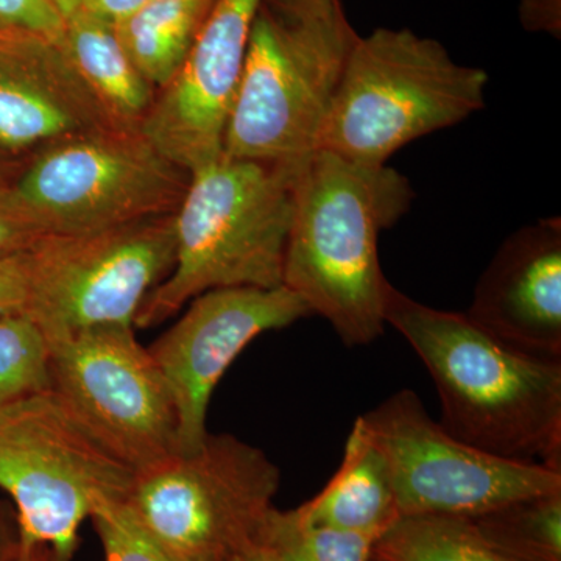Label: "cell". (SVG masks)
<instances>
[{"label": "cell", "mask_w": 561, "mask_h": 561, "mask_svg": "<svg viewBox=\"0 0 561 561\" xmlns=\"http://www.w3.org/2000/svg\"><path fill=\"white\" fill-rule=\"evenodd\" d=\"M306 160L251 161L221 153L191 172L190 186L173 214L175 262L140 306L136 328L164 323L203 291L283 286Z\"/></svg>", "instance_id": "3957f363"}, {"label": "cell", "mask_w": 561, "mask_h": 561, "mask_svg": "<svg viewBox=\"0 0 561 561\" xmlns=\"http://www.w3.org/2000/svg\"><path fill=\"white\" fill-rule=\"evenodd\" d=\"M486 83L485 70L454 61L438 41L376 28L351 47L317 150L386 164L412 140L481 111Z\"/></svg>", "instance_id": "277c9868"}, {"label": "cell", "mask_w": 561, "mask_h": 561, "mask_svg": "<svg viewBox=\"0 0 561 561\" xmlns=\"http://www.w3.org/2000/svg\"><path fill=\"white\" fill-rule=\"evenodd\" d=\"M512 561H561V491L524 497L468 518Z\"/></svg>", "instance_id": "d6986e66"}, {"label": "cell", "mask_w": 561, "mask_h": 561, "mask_svg": "<svg viewBox=\"0 0 561 561\" xmlns=\"http://www.w3.org/2000/svg\"><path fill=\"white\" fill-rule=\"evenodd\" d=\"M468 319L504 345L561 360V220L513 232L476 286Z\"/></svg>", "instance_id": "5bb4252c"}, {"label": "cell", "mask_w": 561, "mask_h": 561, "mask_svg": "<svg viewBox=\"0 0 561 561\" xmlns=\"http://www.w3.org/2000/svg\"><path fill=\"white\" fill-rule=\"evenodd\" d=\"M49 387L46 334L25 313L0 316V413Z\"/></svg>", "instance_id": "7402d4cb"}, {"label": "cell", "mask_w": 561, "mask_h": 561, "mask_svg": "<svg viewBox=\"0 0 561 561\" xmlns=\"http://www.w3.org/2000/svg\"><path fill=\"white\" fill-rule=\"evenodd\" d=\"M66 21L47 0H0V33L62 43Z\"/></svg>", "instance_id": "cb8c5ba5"}, {"label": "cell", "mask_w": 561, "mask_h": 561, "mask_svg": "<svg viewBox=\"0 0 561 561\" xmlns=\"http://www.w3.org/2000/svg\"><path fill=\"white\" fill-rule=\"evenodd\" d=\"M136 474L50 387L0 413V490L21 546L72 557L95 502L127 501Z\"/></svg>", "instance_id": "52a82bcc"}, {"label": "cell", "mask_w": 561, "mask_h": 561, "mask_svg": "<svg viewBox=\"0 0 561 561\" xmlns=\"http://www.w3.org/2000/svg\"><path fill=\"white\" fill-rule=\"evenodd\" d=\"M297 512L317 526L371 535L378 540L401 518L386 461L360 419L350 432L339 470Z\"/></svg>", "instance_id": "2e32d148"}, {"label": "cell", "mask_w": 561, "mask_h": 561, "mask_svg": "<svg viewBox=\"0 0 561 561\" xmlns=\"http://www.w3.org/2000/svg\"><path fill=\"white\" fill-rule=\"evenodd\" d=\"M376 541L371 535L308 523L297 508L272 507L251 548L275 561H375Z\"/></svg>", "instance_id": "44dd1931"}, {"label": "cell", "mask_w": 561, "mask_h": 561, "mask_svg": "<svg viewBox=\"0 0 561 561\" xmlns=\"http://www.w3.org/2000/svg\"><path fill=\"white\" fill-rule=\"evenodd\" d=\"M216 0H149L114 27L133 65L154 90L164 88L186 58Z\"/></svg>", "instance_id": "ac0fdd59"}, {"label": "cell", "mask_w": 561, "mask_h": 561, "mask_svg": "<svg viewBox=\"0 0 561 561\" xmlns=\"http://www.w3.org/2000/svg\"><path fill=\"white\" fill-rule=\"evenodd\" d=\"M105 561H183L140 526L125 501H99L91 516Z\"/></svg>", "instance_id": "603a6c76"}, {"label": "cell", "mask_w": 561, "mask_h": 561, "mask_svg": "<svg viewBox=\"0 0 561 561\" xmlns=\"http://www.w3.org/2000/svg\"><path fill=\"white\" fill-rule=\"evenodd\" d=\"M243 561H275L267 553L262 552L261 549L250 548L249 551L242 553Z\"/></svg>", "instance_id": "d6a6232c"}, {"label": "cell", "mask_w": 561, "mask_h": 561, "mask_svg": "<svg viewBox=\"0 0 561 561\" xmlns=\"http://www.w3.org/2000/svg\"><path fill=\"white\" fill-rule=\"evenodd\" d=\"M27 294V251L0 260V316L24 312Z\"/></svg>", "instance_id": "d4e9b609"}, {"label": "cell", "mask_w": 561, "mask_h": 561, "mask_svg": "<svg viewBox=\"0 0 561 561\" xmlns=\"http://www.w3.org/2000/svg\"><path fill=\"white\" fill-rule=\"evenodd\" d=\"M519 21L527 32L561 36V0H522Z\"/></svg>", "instance_id": "484cf974"}, {"label": "cell", "mask_w": 561, "mask_h": 561, "mask_svg": "<svg viewBox=\"0 0 561 561\" xmlns=\"http://www.w3.org/2000/svg\"><path fill=\"white\" fill-rule=\"evenodd\" d=\"M383 319L430 371L443 430L494 456L561 471V360L519 353L467 313L431 308L390 283Z\"/></svg>", "instance_id": "6da1fadb"}, {"label": "cell", "mask_w": 561, "mask_h": 561, "mask_svg": "<svg viewBox=\"0 0 561 561\" xmlns=\"http://www.w3.org/2000/svg\"><path fill=\"white\" fill-rule=\"evenodd\" d=\"M359 419L386 461L401 516L474 518L561 491V471L504 459L453 437L413 390L397 391Z\"/></svg>", "instance_id": "30bf717a"}, {"label": "cell", "mask_w": 561, "mask_h": 561, "mask_svg": "<svg viewBox=\"0 0 561 561\" xmlns=\"http://www.w3.org/2000/svg\"><path fill=\"white\" fill-rule=\"evenodd\" d=\"M47 2L60 11L61 16L66 21L73 16V14L79 13V11H84L90 0H47Z\"/></svg>", "instance_id": "1f68e13d"}, {"label": "cell", "mask_w": 561, "mask_h": 561, "mask_svg": "<svg viewBox=\"0 0 561 561\" xmlns=\"http://www.w3.org/2000/svg\"><path fill=\"white\" fill-rule=\"evenodd\" d=\"M357 36L343 10L287 14L261 3L221 153L267 162L311 157Z\"/></svg>", "instance_id": "8992f818"}, {"label": "cell", "mask_w": 561, "mask_h": 561, "mask_svg": "<svg viewBox=\"0 0 561 561\" xmlns=\"http://www.w3.org/2000/svg\"><path fill=\"white\" fill-rule=\"evenodd\" d=\"M412 201L409 180L387 164L316 150L302 165L283 286L330 321L345 345H368L386 331L389 279L379 262V234Z\"/></svg>", "instance_id": "7a4b0ae2"}, {"label": "cell", "mask_w": 561, "mask_h": 561, "mask_svg": "<svg viewBox=\"0 0 561 561\" xmlns=\"http://www.w3.org/2000/svg\"><path fill=\"white\" fill-rule=\"evenodd\" d=\"M147 2L149 0H90L84 11L117 27L122 22L135 16L147 5Z\"/></svg>", "instance_id": "83f0119b"}, {"label": "cell", "mask_w": 561, "mask_h": 561, "mask_svg": "<svg viewBox=\"0 0 561 561\" xmlns=\"http://www.w3.org/2000/svg\"><path fill=\"white\" fill-rule=\"evenodd\" d=\"M309 316V306L284 286L203 291L181 309L180 319L149 346L175 404L180 453L205 440L210 398L239 354L264 332Z\"/></svg>", "instance_id": "7c38bea8"}, {"label": "cell", "mask_w": 561, "mask_h": 561, "mask_svg": "<svg viewBox=\"0 0 561 561\" xmlns=\"http://www.w3.org/2000/svg\"><path fill=\"white\" fill-rule=\"evenodd\" d=\"M65 49L114 124L139 130L157 90L140 76L113 25L88 11L66 20Z\"/></svg>", "instance_id": "e0dca14e"}, {"label": "cell", "mask_w": 561, "mask_h": 561, "mask_svg": "<svg viewBox=\"0 0 561 561\" xmlns=\"http://www.w3.org/2000/svg\"><path fill=\"white\" fill-rule=\"evenodd\" d=\"M2 176H3V169H2V161H0V184L3 183Z\"/></svg>", "instance_id": "836d02e7"}, {"label": "cell", "mask_w": 561, "mask_h": 561, "mask_svg": "<svg viewBox=\"0 0 561 561\" xmlns=\"http://www.w3.org/2000/svg\"><path fill=\"white\" fill-rule=\"evenodd\" d=\"M267 454L231 434L206 435L136 474L125 504L183 561H230L249 551L278 493Z\"/></svg>", "instance_id": "ba28073f"}, {"label": "cell", "mask_w": 561, "mask_h": 561, "mask_svg": "<svg viewBox=\"0 0 561 561\" xmlns=\"http://www.w3.org/2000/svg\"><path fill=\"white\" fill-rule=\"evenodd\" d=\"M230 561H243V559L241 556H239V557H234V559H231Z\"/></svg>", "instance_id": "e575fe53"}, {"label": "cell", "mask_w": 561, "mask_h": 561, "mask_svg": "<svg viewBox=\"0 0 561 561\" xmlns=\"http://www.w3.org/2000/svg\"><path fill=\"white\" fill-rule=\"evenodd\" d=\"M16 540V522H13L10 513L0 504V561L7 559Z\"/></svg>", "instance_id": "4dcf8cb0"}, {"label": "cell", "mask_w": 561, "mask_h": 561, "mask_svg": "<svg viewBox=\"0 0 561 561\" xmlns=\"http://www.w3.org/2000/svg\"><path fill=\"white\" fill-rule=\"evenodd\" d=\"M173 214L41 239L27 251L22 313L47 339L94 328H136L140 306L175 262Z\"/></svg>", "instance_id": "9c48e42d"}, {"label": "cell", "mask_w": 561, "mask_h": 561, "mask_svg": "<svg viewBox=\"0 0 561 561\" xmlns=\"http://www.w3.org/2000/svg\"><path fill=\"white\" fill-rule=\"evenodd\" d=\"M273 10L289 14H331L342 10L341 0H262Z\"/></svg>", "instance_id": "f1b7e54d"}, {"label": "cell", "mask_w": 561, "mask_h": 561, "mask_svg": "<svg viewBox=\"0 0 561 561\" xmlns=\"http://www.w3.org/2000/svg\"><path fill=\"white\" fill-rule=\"evenodd\" d=\"M136 328L105 327L49 341L50 389L136 472L180 453L171 390Z\"/></svg>", "instance_id": "8fae6325"}, {"label": "cell", "mask_w": 561, "mask_h": 561, "mask_svg": "<svg viewBox=\"0 0 561 561\" xmlns=\"http://www.w3.org/2000/svg\"><path fill=\"white\" fill-rule=\"evenodd\" d=\"M262 0H216L172 80L157 91L142 135L186 172L221 154Z\"/></svg>", "instance_id": "4fadbf2b"}, {"label": "cell", "mask_w": 561, "mask_h": 561, "mask_svg": "<svg viewBox=\"0 0 561 561\" xmlns=\"http://www.w3.org/2000/svg\"><path fill=\"white\" fill-rule=\"evenodd\" d=\"M106 127L119 125L81 79L65 44L0 33V153H33Z\"/></svg>", "instance_id": "9a60e30c"}, {"label": "cell", "mask_w": 561, "mask_h": 561, "mask_svg": "<svg viewBox=\"0 0 561 561\" xmlns=\"http://www.w3.org/2000/svg\"><path fill=\"white\" fill-rule=\"evenodd\" d=\"M72 557L62 556V553L47 548V546H21L14 542L9 556L3 561H70Z\"/></svg>", "instance_id": "f546056e"}, {"label": "cell", "mask_w": 561, "mask_h": 561, "mask_svg": "<svg viewBox=\"0 0 561 561\" xmlns=\"http://www.w3.org/2000/svg\"><path fill=\"white\" fill-rule=\"evenodd\" d=\"M190 180L142 131L106 127L33 151L0 206L41 238L84 234L175 213Z\"/></svg>", "instance_id": "5b68a950"}, {"label": "cell", "mask_w": 561, "mask_h": 561, "mask_svg": "<svg viewBox=\"0 0 561 561\" xmlns=\"http://www.w3.org/2000/svg\"><path fill=\"white\" fill-rule=\"evenodd\" d=\"M41 239L24 221L0 206V260L25 253Z\"/></svg>", "instance_id": "4316f807"}, {"label": "cell", "mask_w": 561, "mask_h": 561, "mask_svg": "<svg viewBox=\"0 0 561 561\" xmlns=\"http://www.w3.org/2000/svg\"><path fill=\"white\" fill-rule=\"evenodd\" d=\"M373 556L375 561H512L459 516H401L376 541Z\"/></svg>", "instance_id": "ffe728a7"}]
</instances>
